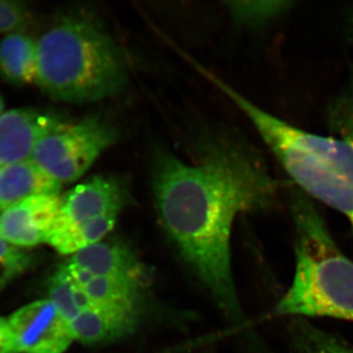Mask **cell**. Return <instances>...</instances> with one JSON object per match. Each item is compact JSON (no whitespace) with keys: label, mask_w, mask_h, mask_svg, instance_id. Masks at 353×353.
Returning a JSON list of instances; mask_svg holds the SVG:
<instances>
[{"label":"cell","mask_w":353,"mask_h":353,"mask_svg":"<svg viewBox=\"0 0 353 353\" xmlns=\"http://www.w3.org/2000/svg\"><path fill=\"white\" fill-rule=\"evenodd\" d=\"M141 311L110 306L83 309L70 323L74 339L83 345H99L129 336L137 329Z\"/></svg>","instance_id":"10"},{"label":"cell","mask_w":353,"mask_h":353,"mask_svg":"<svg viewBox=\"0 0 353 353\" xmlns=\"http://www.w3.org/2000/svg\"><path fill=\"white\" fill-rule=\"evenodd\" d=\"M69 264L97 276H139L134 253L120 243H94L74 253Z\"/></svg>","instance_id":"12"},{"label":"cell","mask_w":353,"mask_h":353,"mask_svg":"<svg viewBox=\"0 0 353 353\" xmlns=\"http://www.w3.org/2000/svg\"><path fill=\"white\" fill-rule=\"evenodd\" d=\"M4 113V101L3 99H2L1 95H0V115Z\"/></svg>","instance_id":"22"},{"label":"cell","mask_w":353,"mask_h":353,"mask_svg":"<svg viewBox=\"0 0 353 353\" xmlns=\"http://www.w3.org/2000/svg\"><path fill=\"white\" fill-rule=\"evenodd\" d=\"M129 199L126 183L95 176L61 194L59 215L48 243L61 254H74L99 243L115 226Z\"/></svg>","instance_id":"5"},{"label":"cell","mask_w":353,"mask_h":353,"mask_svg":"<svg viewBox=\"0 0 353 353\" xmlns=\"http://www.w3.org/2000/svg\"><path fill=\"white\" fill-rule=\"evenodd\" d=\"M292 353H353V345L307 319L292 318L289 326Z\"/></svg>","instance_id":"15"},{"label":"cell","mask_w":353,"mask_h":353,"mask_svg":"<svg viewBox=\"0 0 353 353\" xmlns=\"http://www.w3.org/2000/svg\"><path fill=\"white\" fill-rule=\"evenodd\" d=\"M61 194L29 197L2 210L0 238L10 245L29 248L48 243L59 215Z\"/></svg>","instance_id":"8"},{"label":"cell","mask_w":353,"mask_h":353,"mask_svg":"<svg viewBox=\"0 0 353 353\" xmlns=\"http://www.w3.org/2000/svg\"><path fill=\"white\" fill-rule=\"evenodd\" d=\"M0 75L15 85L37 83V41L23 32L6 34L0 41Z\"/></svg>","instance_id":"13"},{"label":"cell","mask_w":353,"mask_h":353,"mask_svg":"<svg viewBox=\"0 0 353 353\" xmlns=\"http://www.w3.org/2000/svg\"><path fill=\"white\" fill-rule=\"evenodd\" d=\"M31 22V13L24 2L0 0V34L20 32Z\"/></svg>","instance_id":"20"},{"label":"cell","mask_w":353,"mask_h":353,"mask_svg":"<svg viewBox=\"0 0 353 353\" xmlns=\"http://www.w3.org/2000/svg\"><path fill=\"white\" fill-rule=\"evenodd\" d=\"M37 85L53 101L88 103L126 87L127 64L115 41L87 16L59 18L37 41Z\"/></svg>","instance_id":"2"},{"label":"cell","mask_w":353,"mask_h":353,"mask_svg":"<svg viewBox=\"0 0 353 353\" xmlns=\"http://www.w3.org/2000/svg\"><path fill=\"white\" fill-rule=\"evenodd\" d=\"M31 261L28 253L0 238V289L24 273Z\"/></svg>","instance_id":"19"},{"label":"cell","mask_w":353,"mask_h":353,"mask_svg":"<svg viewBox=\"0 0 353 353\" xmlns=\"http://www.w3.org/2000/svg\"><path fill=\"white\" fill-rule=\"evenodd\" d=\"M116 139L117 132L101 118L92 116L69 122L52 116L31 159L63 187L82 178Z\"/></svg>","instance_id":"6"},{"label":"cell","mask_w":353,"mask_h":353,"mask_svg":"<svg viewBox=\"0 0 353 353\" xmlns=\"http://www.w3.org/2000/svg\"><path fill=\"white\" fill-rule=\"evenodd\" d=\"M294 1H234L228 2L234 20L243 25L267 24L290 10Z\"/></svg>","instance_id":"16"},{"label":"cell","mask_w":353,"mask_h":353,"mask_svg":"<svg viewBox=\"0 0 353 353\" xmlns=\"http://www.w3.org/2000/svg\"><path fill=\"white\" fill-rule=\"evenodd\" d=\"M213 81L245 114L296 185L341 213L353 227V141L294 127L219 79Z\"/></svg>","instance_id":"3"},{"label":"cell","mask_w":353,"mask_h":353,"mask_svg":"<svg viewBox=\"0 0 353 353\" xmlns=\"http://www.w3.org/2000/svg\"><path fill=\"white\" fill-rule=\"evenodd\" d=\"M62 188L32 159L2 167L0 168V209L4 210L32 196L59 194Z\"/></svg>","instance_id":"11"},{"label":"cell","mask_w":353,"mask_h":353,"mask_svg":"<svg viewBox=\"0 0 353 353\" xmlns=\"http://www.w3.org/2000/svg\"><path fill=\"white\" fill-rule=\"evenodd\" d=\"M294 278L275 313L290 318L329 317L353 322V261L341 252L306 196L292 194Z\"/></svg>","instance_id":"4"},{"label":"cell","mask_w":353,"mask_h":353,"mask_svg":"<svg viewBox=\"0 0 353 353\" xmlns=\"http://www.w3.org/2000/svg\"><path fill=\"white\" fill-rule=\"evenodd\" d=\"M92 306H110L141 311L139 276H97L82 285Z\"/></svg>","instance_id":"14"},{"label":"cell","mask_w":353,"mask_h":353,"mask_svg":"<svg viewBox=\"0 0 353 353\" xmlns=\"http://www.w3.org/2000/svg\"><path fill=\"white\" fill-rule=\"evenodd\" d=\"M50 301L69 323L80 313L76 303L74 284L63 266L60 267L50 284Z\"/></svg>","instance_id":"18"},{"label":"cell","mask_w":353,"mask_h":353,"mask_svg":"<svg viewBox=\"0 0 353 353\" xmlns=\"http://www.w3.org/2000/svg\"><path fill=\"white\" fill-rule=\"evenodd\" d=\"M327 120L332 132L353 141V67L345 87L329 103Z\"/></svg>","instance_id":"17"},{"label":"cell","mask_w":353,"mask_h":353,"mask_svg":"<svg viewBox=\"0 0 353 353\" xmlns=\"http://www.w3.org/2000/svg\"><path fill=\"white\" fill-rule=\"evenodd\" d=\"M350 26H352V32L353 34V12H352V18H350Z\"/></svg>","instance_id":"23"},{"label":"cell","mask_w":353,"mask_h":353,"mask_svg":"<svg viewBox=\"0 0 353 353\" xmlns=\"http://www.w3.org/2000/svg\"><path fill=\"white\" fill-rule=\"evenodd\" d=\"M51 118L30 108L12 109L0 115V168L31 159Z\"/></svg>","instance_id":"9"},{"label":"cell","mask_w":353,"mask_h":353,"mask_svg":"<svg viewBox=\"0 0 353 353\" xmlns=\"http://www.w3.org/2000/svg\"><path fill=\"white\" fill-rule=\"evenodd\" d=\"M152 190L160 219L183 256L229 317H241L232 271L231 234L240 213L269 208L278 183L243 145L211 148L197 164L158 152Z\"/></svg>","instance_id":"1"},{"label":"cell","mask_w":353,"mask_h":353,"mask_svg":"<svg viewBox=\"0 0 353 353\" xmlns=\"http://www.w3.org/2000/svg\"><path fill=\"white\" fill-rule=\"evenodd\" d=\"M8 323L20 352L63 353L75 340L70 323L50 299L23 306Z\"/></svg>","instance_id":"7"},{"label":"cell","mask_w":353,"mask_h":353,"mask_svg":"<svg viewBox=\"0 0 353 353\" xmlns=\"http://www.w3.org/2000/svg\"><path fill=\"white\" fill-rule=\"evenodd\" d=\"M0 353H20L8 320L2 317H0Z\"/></svg>","instance_id":"21"}]
</instances>
